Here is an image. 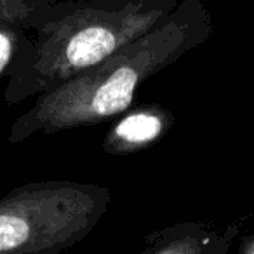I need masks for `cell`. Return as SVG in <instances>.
I'll return each instance as SVG.
<instances>
[{
    "label": "cell",
    "instance_id": "cell-1",
    "mask_svg": "<svg viewBox=\"0 0 254 254\" xmlns=\"http://www.w3.org/2000/svg\"><path fill=\"white\" fill-rule=\"evenodd\" d=\"M181 0H30L4 99H35L162 25Z\"/></svg>",
    "mask_w": 254,
    "mask_h": 254
},
{
    "label": "cell",
    "instance_id": "cell-2",
    "mask_svg": "<svg viewBox=\"0 0 254 254\" xmlns=\"http://www.w3.org/2000/svg\"><path fill=\"white\" fill-rule=\"evenodd\" d=\"M214 32L202 0H181L174 12L146 35L63 85L35 98L30 110L12 122L9 143L32 136L58 134L119 117L131 108L136 91L153 75L200 47Z\"/></svg>",
    "mask_w": 254,
    "mask_h": 254
},
{
    "label": "cell",
    "instance_id": "cell-3",
    "mask_svg": "<svg viewBox=\"0 0 254 254\" xmlns=\"http://www.w3.org/2000/svg\"><path fill=\"white\" fill-rule=\"evenodd\" d=\"M112 190L70 180L30 181L0 197V254H60L87 239Z\"/></svg>",
    "mask_w": 254,
    "mask_h": 254
},
{
    "label": "cell",
    "instance_id": "cell-4",
    "mask_svg": "<svg viewBox=\"0 0 254 254\" xmlns=\"http://www.w3.org/2000/svg\"><path fill=\"white\" fill-rule=\"evenodd\" d=\"M174 126V113L160 105L146 103L127 108L110 126L103 138L106 155H131L157 145Z\"/></svg>",
    "mask_w": 254,
    "mask_h": 254
},
{
    "label": "cell",
    "instance_id": "cell-5",
    "mask_svg": "<svg viewBox=\"0 0 254 254\" xmlns=\"http://www.w3.org/2000/svg\"><path fill=\"white\" fill-rule=\"evenodd\" d=\"M239 226L214 232L202 223H176L145 237V247L136 254H228Z\"/></svg>",
    "mask_w": 254,
    "mask_h": 254
},
{
    "label": "cell",
    "instance_id": "cell-6",
    "mask_svg": "<svg viewBox=\"0 0 254 254\" xmlns=\"http://www.w3.org/2000/svg\"><path fill=\"white\" fill-rule=\"evenodd\" d=\"M30 0H0V77L7 73L26 35Z\"/></svg>",
    "mask_w": 254,
    "mask_h": 254
},
{
    "label": "cell",
    "instance_id": "cell-7",
    "mask_svg": "<svg viewBox=\"0 0 254 254\" xmlns=\"http://www.w3.org/2000/svg\"><path fill=\"white\" fill-rule=\"evenodd\" d=\"M239 254H254V233L247 235L240 242V253Z\"/></svg>",
    "mask_w": 254,
    "mask_h": 254
}]
</instances>
